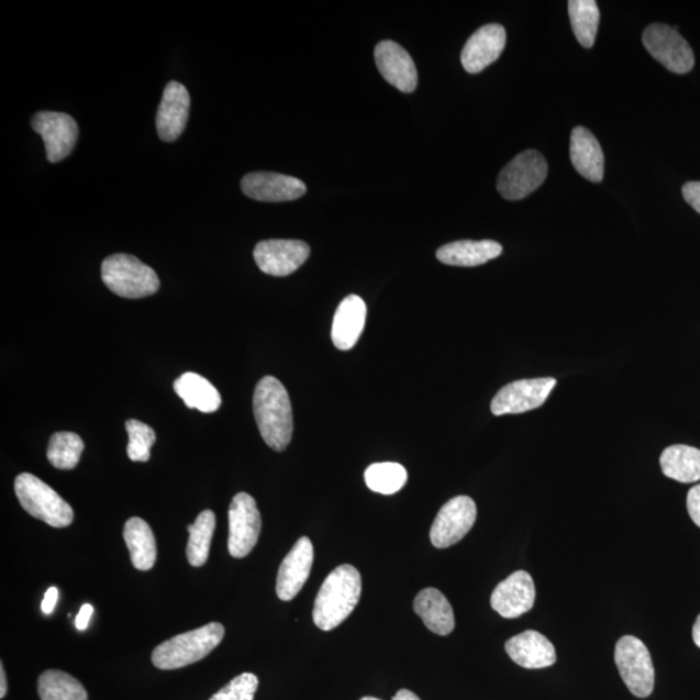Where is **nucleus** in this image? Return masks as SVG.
Returning <instances> with one entry per match:
<instances>
[{
	"label": "nucleus",
	"mask_w": 700,
	"mask_h": 700,
	"mask_svg": "<svg viewBox=\"0 0 700 700\" xmlns=\"http://www.w3.org/2000/svg\"><path fill=\"white\" fill-rule=\"evenodd\" d=\"M254 413L264 442L276 452L287 449L293 433L292 405L287 389L277 378L265 377L258 381Z\"/></svg>",
	"instance_id": "f257e3e1"
},
{
	"label": "nucleus",
	"mask_w": 700,
	"mask_h": 700,
	"mask_svg": "<svg viewBox=\"0 0 700 700\" xmlns=\"http://www.w3.org/2000/svg\"><path fill=\"white\" fill-rule=\"evenodd\" d=\"M363 593L356 567L338 566L324 580L315 598L313 620L322 631H332L355 611Z\"/></svg>",
	"instance_id": "f03ea898"
},
{
	"label": "nucleus",
	"mask_w": 700,
	"mask_h": 700,
	"mask_svg": "<svg viewBox=\"0 0 700 700\" xmlns=\"http://www.w3.org/2000/svg\"><path fill=\"white\" fill-rule=\"evenodd\" d=\"M223 637L225 627L220 623H209L198 630L178 634L154 649V666L164 670L191 666L211 654Z\"/></svg>",
	"instance_id": "7ed1b4c3"
},
{
	"label": "nucleus",
	"mask_w": 700,
	"mask_h": 700,
	"mask_svg": "<svg viewBox=\"0 0 700 700\" xmlns=\"http://www.w3.org/2000/svg\"><path fill=\"white\" fill-rule=\"evenodd\" d=\"M102 279L108 290L125 299L147 298L160 288V279L151 266L125 254H115L104 259Z\"/></svg>",
	"instance_id": "20e7f679"
},
{
	"label": "nucleus",
	"mask_w": 700,
	"mask_h": 700,
	"mask_svg": "<svg viewBox=\"0 0 700 700\" xmlns=\"http://www.w3.org/2000/svg\"><path fill=\"white\" fill-rule=\"evenodd\" d=\"M14 492L23 509L54 529H65L75 521L74 509L67 501L32 474H20L14 480Z\"/></svg>",
	"instance_id": "39448f33"
},
{
	"label": "nucleus",
	"mask_w": 700,
	"mask_h": 700,
	"mask_svg": "<svg viewBox=\"0 0 700 700\" xmlns=\"http://www.w3.org/2000/svg\"><path fill=\"white\" fill-rule=\"evenodd\" d=\"M615 663L627 690L634 697L647 698L655 687V669L648 648L637 637L625 636L618 641Z\"/></svg>",
	"instance_id": "423d86ee"
},
{
	"label": "nucleus",
	"mask_w": 700,
	"mask_h": 700,
	"mask_svg": "<svg viewBox=\"0 0 700 700\" xmlns=\"http://www.w3.org/2000/svg\"><path fill=\"white\" fill-rule=\"evenodd\" d=\"M547 170L545 157L538 151H524L504 166L497 180V190L507 200H522L545 182Z\"/></svg>",
	"instance_id": "0eeeda50"
},
{
	"label": "nucleus",
	"mask_w": 700,
	"mask_h": 700,
	"mask_svg": "<svg viewBox=\"0 0 700 700\" xmlns=\"http://www.w3.org/2000/svg\"><path fill=\"white\" fill-rule=\"evenodd\" d=\"M642 41L655 60L677 75L689 74L695 68V53L678 27L653 24L646 27Z\"/></svg>",
	"instance_id": "6e6552de"
},
{
	"label": "nucleus",
	"mask_w": 700,
	"mask_h": 700,
	"mask_svg": "<svg viewBox=\"0 0 700 700\" xmlns=\"http://www.w3.org/2000/svg\"><path fill=\"white\" fill-rule=\"evenodd\" d=\"M262 514L255 498L248 493H237L229 509V553L241 559L254 551L262 533Z\"/></svg>",
	"instance_id": "1a4fd4ad"
},
{
	"label": "nucleus",
	"mask_w": 700,
	"mask_h": 700,
	"mask_svg": "<svg viewBox=\"0 0 700 700\" xmlns=\"http://www.w3.org/2000/svg\"><path fill=\"white\" fill-rule=\"evenodd\" d=\"M478 509L471 497L458 496L447 501L431 526L433 546L446 548L459 543L471 531Z\"/></svg>",
	"instance_id": "9d476101"
},
{
	"label": "nucleus",
	"mask_w": 700,
	"mask_h": 700,
	"mask_svg": "<svg viewBox=\"0 0 700 700\" xmlns=\"http://www.w3.org/2000/svg\"><path fill=\"white\" fill-rule=\"evenodd\" d=\"M557 380L554 378L524 379L510 382L495 396L490 410L497 416L522 414L543 407Z\"/></svg>",
	"instance_id": "9b49d317"
},
{
	"label": "nucleus",
	"mask_w": 700,
	"mask_h": 700,
	"mask_svg": "<svg viewBox=\"0 0 700 700\" xmlns=\"http://www.w3.org/2000/svg\"><path fill=\"white\" fill-rule=\"evenodd\" d=\"M32 127L42 136L49 163L63 162L76 147L79 135L78 125L76 120L67 113L48 111L35 113Z\"/></svg>",
	"instance_id": "f8f14e48"
},
{
	"label": "nucleus",
	"mask_w": 700,
	"mask_h": 700,
	"mask_svg": "<svg viewBox=\"0 0 700 700\" xmlns=\"http://www.w3.org/2000/svg\"><path fill=\"white\" fill-rule=\"evenodd\" d=\"M309 255L305 242L290 240L259 242L254 252L258 269L273 277L291 276L304 265Z\"/></svg>",
	"instance_id": "ddd939ff"
},
{
	"label": "nucleus",
	"mask_w": 700,
	"mask_h": 700,
	"mask_svg": "<svg viewBox=\"0 0 700 700\" xmlns=\"http://www.w3.org/2000/svg\"><path fill=\"white\" fill-rule=\"evenodd\" d=\"M245 197L266 203H280L304 197L307 186L302 180L279 173L255 171L242 179Z\"/></svg>",
	"instance_id": "4468645a"
},
{
	"label": "nucleus",
	"mask_w": 700,
	"mask_h": 700,
	"mask_svg": "<svg viewBox=\"0 0 700 700\" xmlns=\"http://www.w3.org/2000/svg\"><path fill=\"white\" fill-rule=\"evenodd\" d=\"M536 601V587L532 576L518 571L498 584L490 604L504 619H516L532 610Z\"/></svg>",
	"instance_id": "2eb2a0df"
},
{
	"label": "nucleus",
	"mask_w": 700,
	"mask_h": 700,
	"mask_svg": "<svg viewBox=\"0 0 700 700\" xmlns=\"http://www.w3.org/2000/svg\"><path fill=\"white\" fill-rule=\"evenodd\" d=\"M314 560V547L308 537H301L281 562L277 577L280 601L290 602L300 593L309 579Z\"/></svg>",
	"instance_id": "dca6fc26"
},
{
	"label": "nucleus",
	"mask_w": 700,
	"mask_h": 700,
	"mask_svg": "<svg viewBox=\"0 0 700 700\" xmlns=\"http://www.w3.org/2000/svg\"><path fill=\"white\" fill-rule=\"evenodd\" d=\"M507 31L500 24H489L476 31L467 41L460 55L468 74L476 75L498 60L507 46Z\"/></svg>",
	"instance_id": "f3484780"
},
{
	"label": "nucleus",
	"mask_w": 700,
	"mask_h": 700,
	"mask_svg": "<svg viewBox=\"0 0 700 700\" xmlns=\"http://www.w3.org/2000/svg\"><path fill=\"white\" fill-rule=\"evenodd\" d=\"M191 99L182 84L166 85L156 115L157 134L164 142H175L185 132L189 121Z\"/></svg>",
	"instance_id": "a211bd4d"
},
{
	"label": "nucleus",
	"mask_w": 700,
	"mask_h": 700,
	"mask_svg": "<svg viewBox=\"0 0 700 700\" xmlns=\"http://www.w3.org/2000/svg\"><path fill=\"white\" fill-rule=\"evenodd\" d=\"M375 62L386 81L402 92H413L418 86L415 63L405 48L393 41H382L375 47Z\"/></svg>",
	"instance_id": "6ab92c4d"
},
{
	"label": "nucleus",
	"mask_w": 700,
	"mask_h": 700,
	"mask_svg": "<svg viewBox=\"0 0 700 700\" xmlns=\"http://www.w3.org/2000/svg\"><path fill=\"white\" fill-rule=\"evenodd\" d=\"M504 647L512 662L526 669H543L557 662V652L552 642L536 631L518 634Z\"/></svg>",
	"instance_id": "aec40b11"
},
{
	"label": "nucleus",
	"mask_w": 700,
	"mask_h": 700,
	"mask_svg": "<svg viewBox=\"0 0 700 700\" xmlns=\"http://www.w3.org/2000/svg\"><path fill=\"white\" fill-rule=\"evenodd\" d=\"M367 308L365 301L357 295H349L336 309L334 322H332V343L341 351H349L363 335L366 322Z\"/></svg>",
	"instance_id": "412c9836"
},
{
	"label": "nucleus",
	"mask_w": 700,
	"mask_h": 700,
	"mask_svg": "<svg viewBox=\"0 0 700 700\" xmlns=\"http://www.w3.org/2000/svg\"><path fill=\"white\" fill-rule=\"evenodd\" d=\"M571 160L575 169L590 182H602L604 176V155L590 130L579 126L571 134Z\"/></svg>",
	"instance_id": "4be33fe9"
},
{
	"label": "nucleus",
	"mask_w": 700,
	"mask_h": 700,
	"mask_svg": "<svg viewBox=\"0 0 700 700\" xmlns=\"http://www.w3.org/2000/svg\"><path fill=\"white\" fill-rule=\"evenodd\" d=\"M414 611L425 626L438 636H447L456 627V619L449 601L435 588L423 589L415 597Z\"/></svg>",
	"instance_id": "5701e85b"
},
{
	"label": "nucleus",
	"mask_w": 700,
	"mask_h": 700,
	"mask_svg": "<svg viewBox=\"0 0 700 700\" xmlns=\"http://www.w3.org/2000/svg\"><path fill=\"white\" fill-rule=\"evenodd\" d=\"M502 245L495 241H459L443 245L436 252L438 262L473 268L500 257Z\"/></svg>",
	"instance_id": "b1692460"
},
{
	"label": "nucleus",
	"mask_w": 700,
	"mask_h": 700,
	"mask_svg": "<svg viewBox=\"0 0 700 700\" xmlns=\"http://www.w3.org/2000/svg\"><path fill=\"white\" fill-rule=\"evenodd\" d=\"M124 540L133 566L140 571L153 569L157 559V545L148 523L141 518H130L124 526Z\"/></svg>",
	"instance_id": "393cba45"
},
{
	"label": "nucleus",
	"mask_w": 700,
	"mask_h": 700,
	"mask_svg": "<svg viewBox=\"0 0 700 700\" xmlns=\"http://www.w3.org/2000/svg\"><path fill=\"white\" fill-rule=\"evenodd\" d=\"M175 391L187 408L214 413L222 403L221 395L211 381L199 374L186 373L175 381Z\"/></svg>",
	"instance_id": "a878e982"
},
{
	"label": "nucleus",
	"mask_w": 700,
	"mask_h": 700,
	"mask_svg": "<svg viewBox=\"0 0 700 700\" xmlns=\"http://www.w3.org/2000/svg\"><path fill=\"white\" fill-rule=\"evenodd\" d=\"M664 475L684 485L700 480V451L688 445H673L662 453Z\"/></svg>",
	"instance_id": "bb28decb"
},
{
	"label": "nucleus",
	"mask_w": 700,
	"mask_h": 700,
	"mask_svg": "<svg viewBox=\"0 0 700 700\" xmlns=\"http://www.w3.org/2000/svg\"><path fill=\"white\" fill-rule=\"evenodd\" d=\"M215 530V515L212 510H205L197 518V522L187 526L190 533L189 544H187L186 554L192 567L204 566Z\"/></svg>",
	"instance_id": "cd10ccee"
},
{
	"label": "nucleus",
	"mask_w": 700,
	"mask_h": 700,
	"mask_svg": "<svg viewBox=\"0 0 700 700\" xmlns=\"http://www.w3.org/2000/svg\"><path fill=\"white\" fill-rule=\"evenodd\" d=\"M41 700H89L88 691L74 676L63 670H46L38 680Z\"/></svg>",
	"instance_id": "c85d7f7f"
},
{
	"label": "nucleus",
	"mask_w": 700,
	"mask_h": 700,
	"mask_svg": "<svg viewBox=\"0 0 700 700\" xmlns=\"http://www.w3.org/2000/svg\"><path fill=\"white\" fill-rule=\"evenodd\" d=\"M568 13L576 40L582 47H593L599 19H601L597 2L595 0H571L568 2Z\"/></svg>",
	"instance_id": "c756f323"
},
{
	"label": "nucleus",
	"mask_w": 700,
	"mask_h": 700,
	"mask_svg": "<svg viewBox=\"0 0 700 700\" xmlns=\"http://www.w3.org/2000/svg\"><path fill=\"white\" fill-rule=\"evenodd\" d=\"M85 444L74 432H56L49 438L47 458L59 470H74L81 459Z\"/></svg>",
	"instance_id": "7c9ffc66"
},
{
	"label": "nucleus",
	"mask_w": 700,
	"mask_h": 700,
	"mask_svg": "<svg viewBox=\"0 0 700 700\" xmlns=\"http://www.w3.org/2000/svg\"><path fill=\"white\" fill-rule=\"evenodd\" d=\"M366 486L373 492L380 495H395L405 487L408 471L405 467L395 462H382L367 467L365 471Z\"/></svg>",
	"instance_id": "2f4dec72"
},
{
	"label": "nucleus",
	"mask_w": 700,
	"mask_h": 700,
	"mask_svg": "<svg viewBox=\"0 0 700 700\" xmlns=\"http://www.w3.org/2000/svg\"><path fill=\"white\" fill-rule=\"evenodd\" d=\"M129 435L127 456L133 462H148L151 449L156 443V433L148 424L129 420L126 422Z\"/></svg>",
	"instance_id": "473e14b6"
},
{
	"label": "nucleus",
	"mask_w": 700,
	"mask_h": 700,
	"mask_svg": "<svg viewBox=\"0 0 700 700\" xmlns=\"http://www.w3.org/2000/svg\"><path fill=\"white\" fill-rule=\"evenodd\" d=\"M258 689V678L254 674H242L231 680L225 688L209 700H254Z\"/></svg>",
	"instance_id": "72a5a7b5"
},
{
	"label": "nucleus",
	"mask_w": 700,
	"mask_h": 700,
	"mask_svg": "<svg viewBox=\"0 0 700 700\" xmlns=\"http://www.w3.org/2000/svg\"><path fill=\"white\" fill-rule=\"evenodd\" d=\"M687 507L691 521L700 529V485L689 490Z\"/></svg>",
	"instance_id": "f704fd0d"
},
{
	"label": "nucleus",
	"mask_w": 700,
	"mask_h": 700,
	"mask_svg": "<svg viewBox=\"0 0 700 700\" xmlns=\"http://www.w3.org/2000/svg\"><path fill=\"white\" fill-rule=\"evenodd\" d=\"M682 197L700 214V182H688L682 187Z\"/></svg>",
	"instance_id": "c9c22d12"
},
{
	"label": "nucleus",
	"mask_w": 700,
	"mask_h": 700,
	"mask_svg": "<svg viewBox=\"0 0 700 700\" xmlns=\"http://www.w3.org/2000/svg\"><path fill=\"white\" fill-rule=\"evenodd\" d=\"M57 599H59V589L55 587L49 588L45 593V598H43V602H42L43 613H46V615H49V613H53L55 605L57 603Z\"/></svg>",
	"instance_id": "e433bc0d"
},
{
	"label": "nucleus",
	"mask_w": 700,
	"mask_h": 700,
	"mask_svg": "<svg viewBox=\"0 0 700 700\" xmlns=\"http://www.w3.org/2000/svg\"><path fill=\"white\" fill-rule=\"evenodd\" d=\"M92 612H93V608L91 604L86 603L82 605L76 619V626L78 631H85L86 627L89 626Z\"/></svg>",
	"instance_id": "4c0bfd02"
},
{
	"label": "nucleus",
	"mask_w": 700,
	"mask_h": 700,
	"mask_svg": "<svg viewBox=\"0 0 700 700\" xmlns=\"http://www.w3.org/2000/svg\"><path fill=\"white\" fill-rule=\"evenodd\" d=\"M393 700H421L413 691L402 689L395 696Z\"/></svg>",
	"instance_id": "58836bf2"
},
{
	"label": "nucleus",
	"mask_w": 700,
	"mask_h": 700,
	"mask_svg": "<svg viewBox=\"0 0 700 700\" xmlns=\"http://www.w3.org/2000/svg\"><path fill=\"white\" fill-rule=\"evenodd\" d=\"M7 696V678L4 673L3 664L0 666V698H4Z\"/></svg>",
	"instance_id": "ea45409f"
},
{
	"label": "nucleus",
	"mask_w": 700,
	"mask_h": 700,
	"mask_svg": "<svg viewBox=\"0 0 700 700\" xmlns=\"http://www.w3.org/2000/svg\"><path fill=\"white\" fill-rule=\"evenodd\" d=\"M692 640H695L696 645L700 648V615L696 620L695 626H692Z\"/></svg>",
	"instance_id": "a19ab883"
},
{
	"label": "nucleus",
	"mask_w": 700,
	"mask_h": 700,
	"mask_svg": "<svg viewBox=\"0 0 700 700\" xmlns=\"http://www.w3.org/2000/svg\"><path fill=\"white\" fill-rule=\"evenodd\" d=\"M360 700H381V699H379V698H374V697H365V698H363V699H360Z\"/></svg>",
	"instance_id": "79ce46f5"
}]
</instances>
